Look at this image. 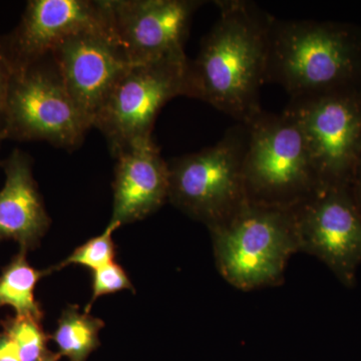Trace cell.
Instances as JSON below:
<instances>
[{
    "label": "cell",
    "instance_id": "1",
    "mask_svg": "<svg viewBox=\"0 0 361 361\" xmlns=\"http://www.w3.org/2000/svg\"><path fill=\"white\" fill-rule=\"evenodd\" d=\"M219 18L189 59L186 97L201 99L243 125L263 110L270 28L274 16L246 0L216 2Z\"/></svg>",
    "mask_w": 361,
    "mask_h": 361
},
{
    "label": "cell",
    "instance_id": "2",
    "mask_svg": "<svg viewBox=\"0 0 361 361\" xmlns=\"http://www.w3.org/2000/svg\"><path fill=\"white\" fill-rule=\"evenodd\" d=\"M267 82L283 87L290 99L361 87V27L273 18Z\"/></svg>",
    "mask_w": 361,
    "mask_h": 361
},
{
    "label": "cell",
    "instance_id": "3",
    "mask_svg": "<svg viewBox=\"0 0 361 361\" xmlns=\"http://www.w3.org/2000/svg\"><path fill=\"white\" fill-rule=\"evenodd\" d=\"M208 229L218 271L240 290L281 284L289 259L300 252L294 209L247 201L231 218Z\"/></svg>",
    "mask_w": 361,
    "mask_h": 361
},
{
    "label": "cell",
    "instance_id": "4",
    "mask_svg": "<svg viewBox=\"0 0 361 361\" xmlns=\"http://www.w3.org/2000/svg\"><path fill=\"white\" fill-rule=\"evenodd\" d=\"M246 126L243 172L247 201L294 209L319 190L307 142L290 114L263 111Z\"/></svg>",
    "mask_w": 361,
    "mask_h": 361
},
{
    "label": "cell",
    "instance_id": "5",
    "mask_svg": "<svg viewBox=\"0 0 361 361\" xmlns=\"http://www.w3.org/2000/svg\"><path fill=\"white\" fill-rule=\"evenodd\" d=\"M247 142L248 128L238 123L214 146L168 161V200L207 228L231 218L247 203Z\"/></svg>",
    "mask_w": 361,
    "mask_h": 361
},
{
    "label": "cell",
    "instance_id": "6",
    "mask_svg": "<svg viewBox=\"0 0 361 361\" xmlns=\"http://www.w3.org/2000/svg\"><path fill=\"white\" fill-rule=\"evenodd\" d=\"M92 128L66 89L51 54L14 70L4 141H44L73 151Z\"/></svg>",
    "mask_w": 361,
    "mask_h": 361
},
{
    "label": "cell",
    "instance_id": "7",
    "mask_svg": "<svg viewBox=\"0 0 361 361\" xmlns=\"http://www.w3.org/2000/svg\"><path fill=\"white\" fill-rule=\"evenodd\" d=\"M188 65L187 56L134 63L116 82L94 122L114 158L153 139L163 106L176 97L186 96Z\"/></svg>",
    "mask_w": 361,
    "mask_h": 361
},
{
    "label": "cell",
    "instance_id": "8",
    "mask_svg": "<svg viewBox=\"0 0 361 361\" xmlns=\"http://www.w3.org/2000/svg\"><path fill=\"white\" fill-rule=\"evenodd\" d=\"M284 111L302 130L319 190L348 187L361 151V87L290 99Z\"/></svg>",
    "mask_w": 361,
    "mask_h": 361
},
{
    "label": "cell",
    "instance_id": "9",
    "mask_svg": "<svg viewBox=\"0 0 361 361\" xmlns=\"http://www.w3.org/2000/svg\"><path fill=\"white\" fill-rule=\"evenodd\" d=\"M114 39L132 63L186 58L185 44L200 0H103Z\"/></svg>",
    "mask_w": 361,
    "mask_h": 361
},
{
    "label": "cell",
    "instance_id": "10",
    "mask_svg": "<svg viewBox=\"0 0 361 361\" xmlns=\"http://www.w3.org/2000/svg\"><path fill=\"white\" fill-rule=\"evenodd\" d=\"M299 250L327 265L348 288L361 265V213L348 187L318 190L294 208Z\"/></svg>",
    "mask_w": 361,
    "mask_h": 361
},
{
    "label": "cell",
    "instance_id": "11",
    "mask_svg": "<svg viewBox=\"0 0 361 361\" xmlns=\"http://www.w3.org/2000/svg\"><path fill=\"white\" fill-rule=\"evenodd\" d=\"M49 54L73 101L94 128L106 97L134 63L110 30L73 35Z\"/></svg>",
    "mask_w": 361,
    "mask_h": 361
},
{
    "label": "cell",
    "instance_id": "12",
    "mask_svg": "<svg viewBox=\"0 0 361 361\" xmlns=\"http://www.w3.org/2000/svg\"><path fill=\"white\" fill-rule=\"evenodd\" d=\"M96 30H110L103 0H30L4 40L18 70L51 54L68 37Z\"/></svg>",
    "mask_w": 361,
    "mask_h": 361
},
{
    "label": "cell",
    "instance_id": "13",
    "mask_svg": "<svg viewBox=\"0 0 361 361\" xmlns=\"http://www.w3.org/2000/svg\"><path fill=\"white\" fill-rule=\"evenodd\" d=\"M111 222L128 224L156 212L169 198L170 172L154 139L116 157Z\"/></svg>",
    "mask_w": 361,
    "mask_h": 361
},
{
    "label": "cell",
    "instance_id": "14",
    "mask_svg": "<svg viewBox=\"0 0 361 361\" xmlns=\"http://www.w3.org/2000/svg\"><path fill=\"white\" fill-rule=\"evenodd\" d=\"M0 166L6 174L0 191V240H14L27 252L39 245L51 224L33 178L32 157L16 149Z\"/></svg>",
    "mask_w": 361,
    "mask_h": 361
},
{
    "label": "cell",
    "instance_id": "15",
    "mask_svg": "<svg viewBox=\"0 0 361 361\" xmlns=\"http://www.w3.org/2000/svg\"><path fill=\"white\" fill-rule=\"evenodd\" d=\"M51 274L49 269L37 270L26 259V251L18 255L0 274V307L11 306L16 315L42 322L44 311L35 297V289L42 278Z\"/></svg>",
    "mask_w": 361,
    "mask_h": 361
},
{
    "label": "cell",
    "instance_id": "16",
    "mask_svg": "<svg viewBox=\"0 0 361 361\" xmlns=\"http://www.w3.org/2000/svg\"><path fill=\"white\" fill-rule=\"evenodd\" d=\"M104 326L103 320L80 312L78 306L68 305L61 312L51 338L56 342L59 355L70 361H85L99 348V334Z\"/></svg>",
    "mask_w": 361,
    "mask_h": 361
},
{
    "label": "cell",
    "instance_id": "17",
    "mask_svg": "<svg viewBox=\"0 0 361 361\" xmlns=\"http://www.w3.org/2000/svg\"><path fill=\"white\" fill-rule=\"evenodd\" d=\"M4 332L18 348L21 361H39L49 355V337L40 322L26 316L7 317L1 322Z\"/></svg>",
    "mask_w": 361,
    "mask_h": 361
},
{
    "label": "cell",
    "instance_id": "18",
    "mask_svg": "<svg viewBox=\"0 0 361 361\" xmlns=\"http://www.w3.org/2000/svg\"><path fill=\"white\" fill-rule=\"evenodd\" d=\"M120 227L118 223L110 221L104 232L78 247L66 260L51 268L49 271L51 273L52 271L61 270L68 265H82L94 271L111 264L116 257V244L113 234Z\"/></svg>",
    "mask_w": 361,
    "mask_h": 361
},
{
    "label": "cell",
    "instance_id": "19",
    "mask_svg": "<svg viewBox=\"0 0 361 361\" xmlns=\"http://www.w3.org/2000/svg\"><path fill=\"white\" fill-rule=\"evenodd\" d=\"M92 299L85 310V312L87 313H90V308L99 297L127 290V289L135 291L134 286L126 271L122 266L115 262L92 271Z\"/></svg>",
    "mask_w": 361,
    "mask_h": 361
},
{
    "label": "cell",
    "instance_id": "20",
    "mask_svg": "<svg viewBox=\"0 0 361 361\" xmlns=\"http://www.w3.org/2000/svg\"><path fill=\"white\" fill-rule=\"evenodd\" d=\"M14 73L13 63L4 40V35H0V141H4L6 135L7 104H8L9 90Z\"/></svg>",
    "mask_w": 361,
    "mask_h": 361
},
{
    "label": "cell",
    "instance_id": "21",
    "mask_svg": "<svg viewBox=\"0 0 361 361\" xmlns=\"http://www.w3.org/2000/svg\"><path fill=\"white\" fill-rule=\"evenodd\" d=\"M348 190L355 206L361 213V151L349 178Z\"/></svg>",
    "mask_w": 361,
    "mask_h": 361
},
{
    "label": "cell",
    "instance_id": "22",
    "mask_svg": "<svg viewBox=\"0 0 361 361\" xmlns=\"http://www.w3.org/2000/svg\"><path fill=\"white\" fill-rule=\"evenodd\" d=\"M0 361H21L16 344L4 332L0 334Z\"/></svg>",
    "mask_w": 361,
    "mask_h": 361
},
{
    "label": "cell",
    "instance_id": "23",
    "mask_svg": "<svg viewBox=\"0 0 361 361\" xmlns=\"http://www.w3.org/2000/svg\"><path fill=\"white\" fill-rule=\"evenodd\" d=\"M61 357V355L59 353H49V355H45L42 360L39 361H58L59 358Z\"/></svg>",
    "mask_w": 361,
    "mask_h": 361
},
{
    "label": "cell",
    "instance_id": "24",
    "mask_svg": "<svg viewBox=\"0 0 361 361\" xmlns=\"http://www.w3.org/2000/svg\"><path fill=\"white\" fill-rule=\"evenodd\" d=\"M0 144H1V141H0Z\"/></svg>",
    "mask_w": 361,
    "mask_h": 361
}]
</instances>
